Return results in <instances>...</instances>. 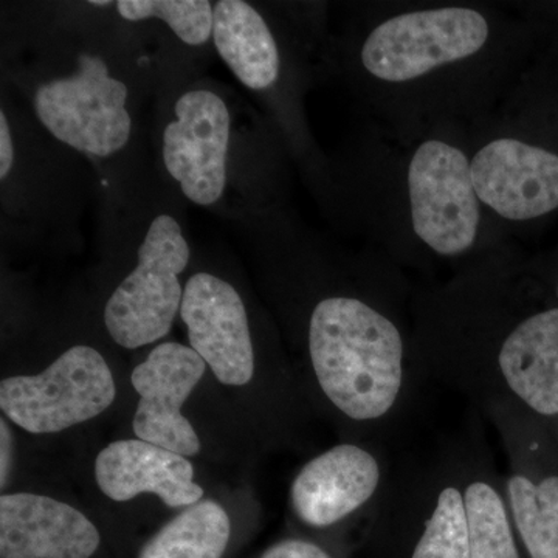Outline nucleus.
<instances>
[{"mask_svg":"<svg viewBox=\"0 0 558 558\" xmlns=\"http://www.w3.org/2000/svg\"><path fill=\"white\" fill-rule=\"evenodd\" d=\"M131 90L100 51L75 54L69 72L36 83L32 94L36 119L51 137L87 156H116L130 145L134 119Z\"/></svg>","mask_w":558,"mask_h":558,"instance_id":"5","label":"nucleus"},{"mask_svg":"<svg viewBox=\"0 0 558 558\" xmlns=\"http://www.w3.org/2000/svg\"><path fill=\"white\" fill-rule=\"evenodd\" d=\"M231 112L218 92L183 90L161 130L165 171L180 193L199 207L218 204L229 183Z\"/></svg>","mask_w":558,"mask_h":558,"instance_id":"10","label":"nucleus"},{"mask_svg":"<svg viewBox=\"0 0 558 558\" xmlns=\"http://www.w3.org/2000/svg\"><path fill=\"white\" fill-rule=\"evenodd\" d=\"M90 5H94V7H109L110 2H90Z\"/></svg>","mask_w":558,"mask_h":558,"instance_id":"24","label":"nucleus"},{"mask_svg":"<svg viewBox=\"0 0 558 558\" xmlns=\"http://www.w3.org/2000/svg\"><path fill=\"white\" fill-rule=\"evenodd\" d=\"M16 160L13 135H11L9 117L5 109L0 110V180L5 182L10 178Z\"/></svg>","mask_w":558,"mask_h":558,"instance_id":"22","label":"nucleus"},{"mask_svg":"<svg viewBox=\"0 0 558 558\" xmlns=\"http://www.w3.org/2000/svg\"><path fill=\"white\" fill-rule=\"evenodd\" d=\"M424 377L494 409L558 418V304L527 307L508 263L483 259L413 304Z\"/></svg>","mask_w":558,"mask_h":558,"instance_id":"1","label":"nucleus"},{"mask_svg":"<svg viewBox=\"0 0 558 558\" xmlns=\"http://www.w3.org/2000/svg\"><path fill=\"white\" fill-rule=\"evenodd\" d=\"M407 215L416 240L440 258H461L478 245L483 204L470 157L442 137L422 140L405 168Z\"/></svg>","mask_w":558,"mask_h":558,"instance_id":"6","label":"nucleus"},{"mask_svg":"<svg viewBox=\"0 0 558 558\" xmlns=\"http://www.w3.org/2000/svg\"><path fill=\"white\" fill-rule=\"evenodd\" d=\"M95 480L117 502L153 494L171 509H186L204 498L189 458L140 439L110 442L95 459Z\"/></svg>","mask_w":558,"mask_h":558,"instance_id":"16","label":"nucleus"},{"mask_svg":"<svg viewBox=\"0 0 558 558\" xmlns=\"http://www.w3.org/2000/svg\"><path fill=\"white\" fill-rule=\"evenodd\" d=\"M303 348L315 395L349 440L384 444L409 416L425 379L398 289L381 275L315 295Z\"/></svg>","mask_w":558,"mask_h":558,"instance_id":"2","label":"nucleus"},{"mask_svg":"<svg viewBox=\"0 0 558 558\" xmlns=\"http://www.w3.org/2000/svg\"><path fill=\"white\" fill-rule=\"evenodd\" d=\"M191 248L183 227L170 213L150 220L137 250L134 270L106 301L105 326L124 349L156 343L170 333L180 312Z\"/></svg>","mask_w":558,"mask_h":558,"instance_id":"7","label":"nucleus"},{"mask_svg":"<svg viewBox=\"0 0 558 558\" xmlns=\"http://www.w3.org/2000/svg\"><path fill=\"white\" fill-rule=\"evenodd\" d=\"M0 447H2V461H0V484L2 490L5 488L7 480H9L11 469V447H13V436H11L10 427L7 425V417L0 418Z\"/></svg>","mask_w":558,"mask_h":558,"instance_id":"23","label":"nucleus"},{"mask_svg":"<svg viewBox=\"0 0 558 558\" xmlns=\"http://www.w3.org/2000/svg\"><path fill=\"white\" fill-rule=\"evenodd\" d=\"M556 296H557V303H558V279H557V284H556Z\"/></svg>","mask_w":558,"mask_h":558,"instance_id":"25","label":"nucleus"},{"mask_svg":"<svg viewBox=\"0 0 558 558\" xmlns=\"http://www.w3.org/2000/svg\"><path fill=\"white\" fill-rule=\"evenodd\" d=\"M117 387L98 349L75 344L35 376L0 381L3 416L32 435L64 432L100 416L116 400Z\"/></svg>","mask_w":558,"mask_h":558,"instance_id":"8","label":"nucleus"},{"mask_svg":"<svg viewBox=\"0 0 558 558\" xmlns=\"http://www.w3.org/2000/svg\"><path fill=\"white\" fill-rule=\"evenodd\" d=\"M508 475L502 478L510 519L529 558H558V462H553L545 418L517 409H494Z\"/></svg>","mask_w":558,"mask_h":558,"instance_id":"9","label":"nucleus"},{"mask_svg":"<svg viewBox=\"0 0 558 558\" xmlns=\"http://www.w3.org/2000/svg\"><path fill=\"white\" fill-rule=\"evenodd\" d=\"M207 363L186 344H157L148 357L132 371L131 381L138 395L132 429L140 440L182 454L197 457L199 436L182 407L204 377Z\"/></svg>","mask_w":558,"mask_h":558,"instance_id":"14","label":"nucleus"},{"mask_svg":"<svg viewBox=\"0 0 558 558\" xmlns=\"http://www.w3.org/2000/svg\"><path fill=\"white\" fill-rule=\"evenodd\" d=\"M469 157L476 196L498 218L526 222L558 208V154L554 150L501 131Z\"/></svg>","mask_w":558,"mask_h":558,"instance_id":"12","label":"nucleus"},{"mask_svg":"<svg viewBox=\"0 0 558 558\" xmlns=\"http://www.w3.org/2000/svg\"><path fill=\"white\" fill-rule=\"evenodd\" d=\"M101 534L68 502L46 495L2 494L0 558H94Z\"/></svg>","mask_w":558,"mask_h":558,"instance_id":"15","label":"nucleus"},{"mask_svg":"<svg viewBox=\"0 0 558 558\" xmlns=\"http://www.w3.org/2000/svg\"><path fill=\"white\" fill-rule=\"evenodd\" d=\"M501 36L492 11L476 7L403 10L363 36L357 64L379 95L429 94L490 61Z\"/></svg>","mask_w":558,"mask_h":558,"instance_id":"3","label":"nucleus"},{"mask_svg":"<svg viewBox=\"0 0 558 558\" xmlns=\"http://www.w3.org/2000/svg\"><path fill=\"white\" fill-rule=\"evenodd\" d=\"M373 513L395 558H472L459 440L392 469Z\"/></svg>","mask_w":558,"mask_h":558,"instance_id":"4","label":"nucleus"},{"mask_svg":"<svg viewBox=\"0 0 558 558\" xmlns=\"http://www.w3.org/2000/svg\"><path fill=\"white\" fill-rule=\"evenodd\" d=\"M258 558H333L318 543L306 538H286L264 549Z\"/></svg>","mask_w":558,"mask_h":558,"instance_id":"21","label":"nucleus"},{"mask_svg":"<svg viewBox=\"0 0 558 558\" xmlns=\"http://www.w3.org/2000/svg\"><path fill=\"white\" fill-rule=\"evenodd\" d=\"M462 473L472 558H523L506 502L502 476L478 432L461 436Z\"/></svg>","mask_w":558,"mask_h":558,"instance_id":"17","label":"nucleus"},{"mask_svg":"<svg viewBox=\"0 0 558 558\" xmlns=\"http://www.w3.org/2000/svg\"><path fill=\"white\" fill-rule=\"evenodd\" d=\"M116 7L124 21L163 22L186 46H207L213 40L215 3L208 0H120Z\"/></svg>","mask_w":558,"mask_h":558,"instance_id":"20","label":"nucleus"},{"mask_svg":"<svg viewBox=\"0 0 558 558\" xmlns=\"http://www.w3.org/2000/svg\"><path fill=\"white\" fill-rule=\"evenodd\" d=\"M391 472L384 444L344 440L300 469L290 486V509L304 526H339L374 512Z\"/></svg>","mask_w":558,"mask_h":558,"instance_id":"11","label":"nucleus"},{"mask_svg":"<svg viewBox=\"0 0 558 558\" xmlns=\"http://www.w3.org/2000/svg\"><path fill=\"white\" fill-rule=\"evenodd\" d=\"M213 44L220 60L247 89L267 92L279 83L282 60L278 40L266 17L252 3H215Z\"/></svg>","mask_w":558,"mask_h":558,"instance_id":"18","label":"nucleus"},{"mask_svg":"<svg viewBox=\"0 0 558 558\" xmlns=\"http://www.w3.org/2000/svg\"><path fill=\"white\" fill-rule=\"evenodd\" d=\"M230 539L227 510L213 499H202L156 532L137 558H223Z\"/></svg>","mask_w":558,"mask_h":558,"instance_id":"19","label":"nucleus"},{"mask_svg":"<svg viewBox=\"0 0 558 558\" xmlns=\"http://www.w3.org/2000/svg\"><path fill=\"white\" fill-rule=\"evenodd\" d=\"M180 317L190 347L227 387H245L255 377L256 357L247 307L231 282L197 271L183 289Z\"/></svg>","mask_w":558,"mask_h":558,"instance_id":"13","label":"nucleus"}]
</instances>
